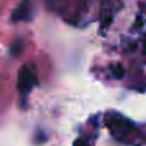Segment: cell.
I'll use <instances>...</instances> for the list:
<instances>
[{"instance_id": "1", "label": "cell", "mask_w": 146, "mask_h": 146, "mask_svg": "<svg viewBox=\"0 0 146 146\" xmlns=\"http://www.w3.org/2000/svg\"><path fill=\"white\" fill-rule=\"evenodd\" d=\"M35 85L36 73L33 71V68H31L30 66L22 67L19 71V78H18V87H19V91L22 92V95L26 96L32 90Z\"/></svg>"}, {"instance_id": "2", "label": "cell", "mask_w": 146, "mask_h": 146, "mask_svg": "<svg viewBox=\"0 0 146 146\" xmlns=\"http://www.w3.org/2000/svg\"><path fill=\"white\" fill-rule=\"evenodd\" d=\"M28 18H30V5H28L27 0H25V1L18 5L17 9L13 12L12 21L13 22H18V21H27Z\"/></svg>"}, {"instance_id": "3", "label": "cell", "mask_w": 146, "mask_h": 146, "mask_svg": "<svg viewBox=\"0 0 146 146\" xmlns=\"http://www.w3.org/2000/svg\"><path fill=\"white\" fill-rule=\"evenodd\" d=\"M124 74V69L122 66H119V64H117L115 67H114V71H113V76L115 78H122Z\"/></svg>"}, {"instance_id": "4", "label": "cell", "mask_w": 146, "mask_h": 146, "mask_svg": "<svg viewBox=\"0 0 146 146\" xmlns=\"http://www.w3.org/2000/svg\"><path fill=\"white\" fill-rule=\"evenodd\" d=\"M21 48H22V44H21V42H15L14 45L12 46V53L14 54V55H17V54L19 53Z\"/></svg>"}, {"instance_id": "5", "label": "cell", "mask_w": 146, "mask_h": 146, "mask_svg": "<svg viewBox=\"0 0 146 146\" xmlns=\"http://www.w3.org/2000/svg\"><path fill=\"white\" fill-rule=\"evenodd\" d=\"M74 146H87V144H86V141H83V140H78V141L74 142Z\"/></svg>"}]
</instances>
